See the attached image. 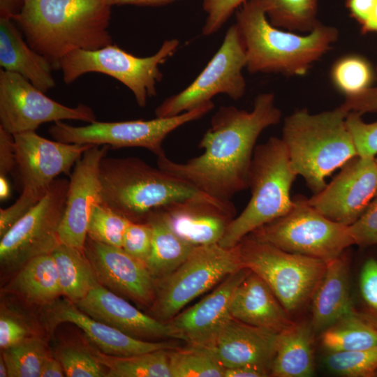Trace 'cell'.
<instances>
[{"instance_id":"cell-57","label":"cell","mask_w":377,"mask_h":377,"mask_svg":"<svg viewBox=\"0 0 377 377\" xmlns=\"http://www.w3.org/2000/svg\"><path fill=\"white\" fill-rule=\"evenodd\" d=\"M376 197H377V194H376Z\"/></svg>"},{"instance_id":"cell-29","label":"cell","mask_w":377,"mask_h":377,"mask_svg":"<svg viewBox=\"0 0 377 377\" xmlns=\"http://www.w3.org/2000/svg\"><path fill=\"white\" fill-rule=\"evenodd\" d=\"M8 290L31 303L45 306L62 295L52 253L27 262L8 285Z\"/></svg>"},{"instance_id":"cell-18","label":"cell","mask_w":377,"mask_h":377,"mask_svg":"<svg viewBox=\"0 0 377 377\" xmlns=\"http://www.w3.org/2000/svg\"><path fill=\"white\" fill-rule=\"evenodd\" d=\"M84 252L98 282L113 293L151 308L156 280L146 265L122 248L107 245L87 237Z\"/></svg>"},{"instance_id":"cell-56","label":"cell","mask_w":377,"mask_h":377,"mask_svg":"<svg viewBox=\"0 0 377 377\" xmlns=\"http://www.w3.org/2000/svg\"><path fill=\"white\" fill-rule=\"evenodd\" d=\"M376 162L377 163V156L375 157Z\"/></svg>"},{"instance_id":"cell-16","label":"cell","mask_w":377,"mask_h":377,"mask_svg":"<svg viewBox=\"0 0 377 377\" xmlns=\"http://www.w3.org/2000/svg\"><path fill=\"white\" fill-rule=\"evenodd\" d=\"M341 168L329 184L307 201L325 217L349 226L376 197L377 163L375 157L357 156Z\"/></svg>"},{"instance_id":"cell-2","label":"cell","mask_w":377,"mask_h":377,"mask_svg":"<svg viewBox=\"0 0 377 377\" xmlns=\"http://www.w3.org/2000/svg\"><path fill=\"white\" fill-rule=\"evenodd\" d=\"M108 0H24L13 20L26 41L59 69L60 61L77 50L112 43Z\"/></svg>"},{"instance_id":"cell-4","label":"cell","mask_w":377,"mask_h":377,"mask_svg":"<svg viewBox=\"0 0 377 377\" xmlns=\"http://www.w3.org/2000/svg\"><path fill=\"white\" fill-rule=\"evenodd\" d=\"M348 112L340 106L311 114L306 108L286 117L283 140L291 167L315 193L325 186V179L358 156L346 126Z\"/></svg>"},{"instance_id":"cell-43","label":"cell","mask_w":377,"mask_h":377,"mask_svg":"<svg viewBox=\"0 0 377 377\" xmlns=\"http://www.w3.org/2000/svg\"><path fill=\"white\" fill-rule=\"evenodd\" d=\"M246 0H202V5L207 16L202 28L205 36L216 31L228 20L232 13Z\"/></svg>"},{"instance_id":"cell-27","label":"cell","mask_w":377,"mask_h":377,"mask_svg":"<svg viewBox=\"0 0 377 377\" xmlns=\"http://www.w3.org/2000/svg\"><path fill=\"white\" fill-rule=\"evenodd\" d=\"M313 332L311 325L294 323L278 333L271 376L309 377L313 375Z\"/></svg>"},{"instance_id":"cell-36","label":"cell","mask_w":377,"mask_h":377,"mask_svg":"<svg viewBox=\"0 0 377 377\" xmlns=\"http://www.w3.org/2000/svg\"><path fill=\"white\" fill-rule=\"evenodd\" d=\"M334 86L346 96L359 94L371 87L374 73L370 63L358 55L338 59L331 72Z\"/></svg>"},{"instance_id":"cell-54","label":"cell","mask_w":377,"mask_h":377,"mask_svg":"<svg viewBox=\"0 0 377 377\" xmlns=\"http://www.w3.org/2000/svg\"><path fill=\"white\" fill-rule=\"evenodd\" d=\"M10 195V187L6 177H0V199L5 200Z\"/></svg>"},{"instance_id":"cell-23","label":"cell","mask_w":377,"mask_h":377,"mask_svg":"<svg viewBox=\"0 0 377 377\" xmlns=\"http://www.w3.org/2000/svg\"><path fill=\"white\" fill-rule=\"evenodd\" d=\"M278 333L232 318L209 350L224 368L252 367L270 375Z\"/></svg>"},{"instance_id":"cell-19","label":"cell","mask_w":377,"mask_h":377,"mask_svg":"<svg viewBox=\"0 0 377 377\" xmlns=\"http://www.w3.org/2000/svg\"><path fill=\"white\" fill-rule=\"evenodd\" d=\"M44 306L41 320L47 331L53 332L61 323H72L82 330L96 348L106 355L124 357L178 347L172 340L154 341L132 337L91 318L66 297L57 298Z\"/></svg>"},{"instance_id":"cell-10","label":"cell","mask_w":377,"mask_h":377,"mask_svg":"<svg viewBox=\"0 0 377 377\" xmlns=\"http://www.w3.org/2000/svg\"><path fill=\"white\" fill-rule=\"evenodd\" d=\"M13 135L16 159L14 172L20 182L21 195L3 209L6 219L11 223L20 219L45 195L58 175H71L72 166L93 146L50 140L35 131Z\"/></svg>"},{"instance_id":"cell-3","label":"cell","mask_w":377,"mask_h":377,"mask_svg":"<svg viewBox=\"0 0 377 377\" xmlns=\"http://www.w3.org/2000/svg\"><path fill=\"white\" fill-rule=\"evenodd\" d=\"M236 25L251 73L302 76L337 41L339 30L319 22L304 35L273 26L256 0H246L236 13Z\"/></svg>"},{"instance_id":"cell-31","label":"cell","mask_w":377,"mask_h":377,"mask_svg":"<svg viewBox=\"0 0 377 377\" xmlns=\"http://www.w3.org/2000/svg\"><path fill=\"white\" fill-rule=\"evenodd\" d=\"M321 343L329 352L377 346V323L355 311L323 331Z\"/></svg>"},{"instance_id":"cell-47","label":"cell","mask_w":377,"mask_h":377,"mask_svg":"<svg viewBox=\"0 0 377 377\" xmlns=\"http://www.w3.org/2000/svg\"><path fill=\"white\" fill-rule=\"evenodd\" d=\"M15 164L14 135L0 127V177L13 173Z\"/></svg>"},{"instance_id":"cell-20","label":"cell","mask_w":377,"mask_h":377,"mask_svg":"<svg viewBox=\"0 0 377 377\" xmlns=\"http://www.w3.org/2000/svg\"><path fill=\"white\" fill-rule=\"evenodd\" d=\"M250 270L242 268L228 276L209 294L167 323L187 345L211 349L232 318L230 303L236 287Z\"/></svg>"},{"instance_id":"cell-24","label":"cell","mask_w":377,"mask_h":377,"mask_svg":"<svg viewBox=\"0 0 377 377\" xmlns=\"http://www.w3.org/2000/svg\"><path fill=\"white\" fill-rule=\"evenodd\" d=\"M230 313L235 320L276 332L294 323L269 286L251 270L234 290Z\"/></svg>"},{"instance_id":"cell-17","label":"cell","mask_w":377,"mask_h":377,"mask_svg":"<svg viewBox=\"0 0 377 377\" xmlns=\"http://www.w3.org/2000/svg\"><path fill=\"white\" fill-rule=\"evenodd\" d=\"M108 145H93L76 161L70 175L64 214L59 228L61 244L84 251L93 207L101 203L100 164Z\"/></svg>"},{"instance_id":"cell-46","label":"cell","mask_w":377,"mask_h":377,"mask_svg":"<svg viewBox=\"0 0 377 377\" xmlns=\"http://www.w3.org/2000/svg\"><path fill=\"white\" fill-rule=\"evenodd\" d=\"M376 73L377 75V66ZM339 106L347 112H355L360 114L376 112L377 86H371L359 94L345 96L344 101Z\"/></svg>"},{"instance_id":"cell-53","label":"cell","mask_w":377,"mask_h":377,"mask_svg":"<svg viewBox=\"0 0 377 377\" xmlns=\"http://www.w3.org/2000/svg\"><path fill=\"white\" fill-rule=\"evenodd\" d=\"M363 33H377V3L366 22L361 25Z\"/></svg>"},{"instance_id":"cell-28","label":"cell","mask_w":377,"mask_h":377,"mask_svg":"<svg viewBox=\"0 0 377 377\" xmlns=\"http://www.w3.org/2000/svg\"><path fill=\"white\" fill-rule=\"evenodd\" d=\"M145 222L152 230L151 250L146 266L157 280L179 266L194 246L176 234L161 209L151 212Z\"/></svg>"},{"instance_id":"cell-42","label":"cell","mask_w":377,"mask_h":377,"mask_svg":"<svg viewBox=\"0 0 377 377\" xmlns=\"http://www.w3.org/2000/svg\"><path fill=\"white\" fill-rule=\"evenodd\" d=\"M348 228L354 244L360 246L377 244V197L370 202L363 214Z\"/></svg>"},{"instance_id":"cell-21","label":"cell","mask_w":377,"mask_h":377,"mask_svg":"<svg viewBox=\"0 0 377 377\" xmlns=\"http://www.w3.org/2000/svg\"><path fill=\"white\" fill-rule=\"evenodd\" d=\"M91 318L145 341L179 340L168 323L149 316L99 283L75 304Z\"/></svg>"},{"instance_id":"cell-13","label":"cell","mask_w":377,"mask_h":377,"mask_svg":"<svg viewBox=\"0 0 377 377\" xmlns=\"http://www.w3.org/2000/svg\"><path fill=\"white\" fill-rule=\"evenodd\" d=\"M69 181L57 178L45 195L1 237V266L19 270L31 258L51 253L61 244L60 226Z\"/></svg>"},{"instance_id":"cell-48","label":"cell","mask_w":377,"mask_h":377,"mask_svg":"<svg viewBox=\"0 0 377 377\" xmlns=\"http://www.w3.org/2000/svg\"><path fill=\"white\" fill-rule=\"evenodd\" d=\"M377 0H346V6L353 18L362 25L372 13Z\"/></svg>"},{"instance_id":"cell-30","label":"cell","mask_w":377,"mask_h":377,"mask_svg":"<svg viewBox=\"0 0 377 377\" xmlns=\"http://www.w3.org/2000/svg\"><path fill=\"white\" fill-rule=\"evenodd\" d=\"M54 260L61 295L76 304L98 283L84 251L64 244L51 253Z\"/></svg>"},{"instance_id":"cell-39","label":"cell","mask_w":377,"mask_h":377,"mask_svg":"<svg viewBox=\"0 0 377 377\" xmlns=\"http://www.w3.org/2000/svg\"><path fill=\"white\" fill-rule=\"evenodd\" d=\"M67 377H107V369L94 353L77 346H66L57 353Z\"/></svg>"},{"instance_id":"cell-1","label":"cell","mask_w":377,"mask_h":377,"mask_svg":"<svg viewBox=\"0 0 377 377\" xmlns=\"http://www.w3.org/2000/svg\"><path fill=\"white\" fill-rule=\"evenodd\" d=\"M281 112L272 92L258 94L251 111L221 106L198 147L204 152L185 163L157 156L158 167L217 199L230 200L248 188L256 142L267 128L280 122Z\"/></svg>"},{"instance_id":"cell-52","label":"cell","mask_w":377,"mask_h":377,"mask_svg":"<svg viewBox=\"0 0 377 377\" xmlns=\"http://www.w3.org/2000/svg\"><path fill=\"white\" fill-rule=\"evenodd\" d=\"M176 0H108L111 6L136 5V6H161L170 3Z\"/></svg>"},{"instance_id":"cell-49","label":"cell","mask_w":377,"mask_h":377,"mask_svg":"<svg viewBox=\"0 0 377 377\" xmlns=\"http://www.w3.org/2000/svg\"><path fill=\"white\" fill-rule=\"evenodd\" d=\"M269 373L265 370L252 367L225 368L223 377H265Z\"/></svg>"},{"instance_id":"cell-41","label":"cell","mask_w":377,"mask_h":377,"mask_svg":"<svg viewBox=\"0 0 377 377\" xmlns=\"http://www.w3.org/2000/svg\"><path fill=\"white\" fill-rule=\"evenodd\" d=\"M152 230L147 222L131 221L121 248L130 256L146 265L151 250Z\"/></svg>"},{"instance_id":"cell-45","label":"cell","mask_w":377,"mask_h":377,"mask_svg":"<svg viewBox=\"0 0 377 377\" xmlns=\"http://www.w3.org/2000/svg\"><path fill=\"white\" fill-rule=\"evenodd\" d=\"M362 297L366 304L377 311V260H367L362 269L360 279Z\"/></svg>"},{"instance_id":"cell-8","label":"cell","mask_w":377,"mask_h":377,"mask_svg":"<svg viewBox=\"0 0 377 377\" xmlns=\"http://www.w3.org/2000/svg\"><path fill=\"white\" fill-rule=\"evenodd\" d=\"M243 268L238 246L219 243L194 246L186 259L168 275L156 280L153 317L167 323L192 300Z\"/></svg>"},{"instance_id":"cell-50","label":"cell","mask_w":377,"mask_h":377,"mask_svg":"<svg viewBox=\"0 0 377 377\" xmlns=\"http://www.w3.org/2000/svg\"><path fill=\"white\" fill-rule=\"evenodd\" d=\"M66 376L64 367L57 357L48 356L45 360L40 377H64Z\"/></svg>"},{"instance_id":"cell-40","label":"cell","mask_w":377,"mask_h":377,"mask_svg":"<svg viewBox=\"0 0 377 377\" xmlns=\"http://www.w3.org/2000/svg\"><path fill=\"white\" fill-rule=\"evenodd\" d=\"M362 114L350 112L346 118V126L352 136L357 155L364 157L377 156V120L367 123Z\"/></svg>"},{"instance_id":"cell-35","label":"cell","mask_w":377,"mask_h":377,"mask_svg":"<svg viewBox=\"0 0 377 377\" xmlns=\"http://www.w3.org/2000/svg\"><path fill=\"white\" fill-rule=\"evenodd\" d=\"M48 356L43 341L33 336L2 352L8 377H40L43 364Z\"/></svg>"},{"instance_id":"cell-11","label":"cell","mask_w":377,"mask_h":377,"mask_svg":"<svg viewBox=\"0 0 377 377\" xmlns=\"http://www.w3.org/2000/svg\"><path fill=\"white\" fill-rule=\"evenodd\" d=\"M292 209L249 234L288 252L328 262L342 256L354 242L348 226L323 216L297 196Z\"/></svg>"},{"instance_id":"cell-38","label":"cell","mask_w":377,"mask_h":377,"mask_svg":"<svg viewBox=\"0 0 377 377\" xmlns=\"http://www.w3.org/2000/svg\"><path fill=\"white\" fill-rule=\"evenodd\" d=\"M328 369L340 376L371 377L377 374V346L350 351L329 352Z\"/></svg>"},{"instance_id":"cell-22","label":"cell","mask_w":377,"mask_h":377,"mask_svg":"<svg viewBox=\"0 0 377 377\" xmlns=\"http://www.w3.org/2000/svg\"><path fill=\"white\" fill-rule=\"evenodd\" d=\"M176 234L193 246L219 243L235 217L230 200L191 198L161 208Z\"/></svg>"},{"instance_id":"cell-9","label":"cell","mask_w":377,"mask_h":377,"mask_svg":"<svg viewBox=\"0 0 377 377\" xmlns=\"http://www.w3.org/2000/svg\"><path fill=\"white\" fill-rule=\"evenodd\" d=\"M177 39L165 40L153 55L138 57L110 44L95 50H75L59 62L63 80L71 84L88 73H101L117 80L133 94L140 107L156 95V84L161 81L160 66L176 52Z\"/></svg>"},{"instance_id":"cell-55","label":"cell","mask_w":377,"mask_h":377,"mask_svg":"<svg viewBox=\"0 0 377 377\" xmlns=\"http://www.w3.org/2000/svg\"><path fill=\"white\" fill-rule=\"evenodd\" d=\"M7 376H8V368L1 355L0 358V377H7Z\"/></svg>"},{"instance_id":"cell-51","label":"cell","mask_w":377,"mask_h":377,"mask_svg":"<svg viewBox=\"0 0 377 377\" xmlns=\"http://www.w3.org/2000/svg\"><path fill=\"white\" fill-rule=\"evenodd\" d=\"M24 0H0V17L11 18L18 15Z\"/></svg>"},{"instance_id":"cell-7","label":"cell","mask_w":377,"mask_h":377,"mask_svg":"<svg viewBox=\"0 0 377 377\" xmlns=\"http://www.w3.org/2000/svg\"><path fill=\"white\" fill-rule=\"evenodd\" d=\"M237 246L243 267L265 281L288 313L311 300L326 269L323 260L286 251L249 235Z\"/></svg>"},{"instance_id":"cell-25","label":"cell","mask_w":377,"mask_h":377,"mask_svg":"<svg viewBox=\"0 0 377 377\" xmlns=\"http://www.w3.org/2000/svg\"><path fill=\"white\" fill-rule=\"evenodd\" d=\"M0 66L21 75L44 93L56 85L52 64L29 46L11 18L0 17Z\"/></svg>"},{"instance_id":"cell-32","label":"cell","mask_w":377,"mask_h":377,"mask_svg":"<svg viewBox=\"0 0 377 377\" xmlns=\"http://www.w3.org/2000/svg\"><path fill=\"white\" fill-rule=\"evenodd\" d=\"M170 349H161L131 356H112L98 350L94 353L107 368V377H172Z\"/></svg>"},{"instance_id":"cell-37","label":"cell","mask_w":377,"mask_h":377,"mask_svg":"<svg viewBox=\"0 0 377 377\" xmlns=\"http://www.w3.org/2000/svg\"><path fill=\"white\" fill-rule=\"evenodd\" d=\"M131 221L103 203L96 205L91 212L87 237L112 246L121 247Z\"/></svg>"},{"instance_id":"cell-14","label":"cell","mask_w":377,"mask_h":377,"mask_svg":"<svg viewBox=\"0 0 377 377\" xmlns=\"http://www.w3.org/2000/svg\"><path fill=\"white\" fill-rule=\"evenodd\" d=\"M246 66L245 46L234 24L203 71L183 91L165 98L155 110L156 117L178 115L211 101L219 94H225L235 101L242 98L246 87L242 69Z\"/></svg>"},{"instance_id":"cell-44","label":"cell","mask_w":377,"mask_h":377,"mask_svg":"<svg viewBox=\"0 0 377 377\" xmlns=\"http://www.w3.org/2000/svg\"><path fill=\"white\" fill-rule=\"evenodd\" d=\"M30 336L27 325L17 316L5 311L1 308L0 314V348L12 347Z\"/></svg>"},{"instance_id":"cell-6","label":"cell","mask_w":377,"mask_h":377,"mask_svg":"<svg viewBox=\"0 0 377 377\" xmlns=\"http://www.w3.org/2000/svg\"><path fill=\"white\" fill-rule=\"evenodd\" d=\"M297 176L281 138L271 137L256 146L248 175L251 197L219 244L234 247L257 228L287 214L293 207L290 189Z\"/></svg>"},{"instance_id":"cell-26","label":"cell","mask_w":377,"mask_h":377,"mask_svg":"<svg viewBox=\"0 0 377 377\" xmlns=\"http://www.w3.org/2000/svg\"><path fill=\"white\" fill-rule=\"evenodd\" d=\"M313 332H322L354 311L350 293L347 263L341 256L327 262L323 279L312 298Z\"/></svg>"},{"instance_id":"cell-5","label":"cell","mask_w":377,"mask_h":377,"mask_svg":"<svg viewBox=\"0 0 377 377\" xmlns=\"http://www.w3.org/2000/svg\"><path fill=\"white\" fill-rule=\"evenodd\" d=\"M99 175L101 203L134 222H145L151 212L172 202L210 196L137 157L105 156Z\"/></svg>"},{"instance_id":"cell-12","label":"cell","mask_w":377,"mask_h":377,"mask_svg":"<svg viewBox=\"0 0 377 377\" xmlns=\"http://www.w3.org/2000/svg\"><path fill=\"white\" fill-rule=\"evenodd\" d=\"M214 107L211 101L170 117L114 122L96 121L83 126H73L59 121L54 122L48 131L55 140L62 142L108 145L114 149L142 147L159 156L165 154L162 143L170 133L202 117Z\"/></svg>"},{"instance_id":"cell-33","label":"cell","mask_w":377,"mask_h":377,"mask_svg":"<svg viewBox=\"0 0 377 377\" xmlns=\"http://www.w3.org/2000/svg\"><path fill=\"white\" fill-rule=\"evenodd\" d=\"M274 27L306 34L318 24V0H256Z\"/></svg>"},{"instance_id":"cell-34","label":"cell","mask_w":377,"mask_h":377,"mask_svg":"<svg viewBox=\"0 0 377 377\" xmlns=\"http://www.w3.org/2000/svg\"><path fill=\"white\" fill-rule=\"evenodd\" d=\"M169 357L172 377H223L225 368L208 348L178 346Z\"/></svg>"},{"instance_id":"cell-15","label":"cell","mask_w":377,"mask_h":377,"mask_svg":"<svg viewBox=\"0 0 377 377\" xmlns=\"http://www.w3.org/2000/svg\"><path fill=\"white\" fill-rule=\"evenodd\" d=\"M65 119L89 123L96 121L89 106L71 108L45 95L20 74L0 71V127L13 135L35 131L47 122Z\"/></svg>"}]
</instances>
